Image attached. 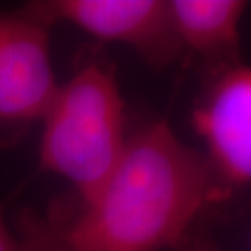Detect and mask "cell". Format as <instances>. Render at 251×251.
<instances>
[{
	"label": "cell",
	"instance_id": "6da1fadb",
	"mask_svg": "<svg viewBox=\"0 0 251 251\" xmlns=\"http://www.w3.org/2000/svg\"><path fill=\"white\" fill-rule=\"evenodd\" d=\"M230 191L201 152L153 119L129 134L106 183L56 228L67 251H163L189 240L196 219Z\"/></svg>",
	"mask_w": 251,
	"mask_h": 251
},
{
	"label": "cell",
	"instance_id": "7a4b0ae2",
	"mask_svg": "<svg viewBox=\"0 0 251 251\" xmlns=\"http://www.w3.org/2000/svg\"><path fill=\"white\" fill-rule=\"evenodd\" d=\"M41 124L39 167L67 179L87 204L113 173L129 137L113 64L100 56L85 61L59 85Z\"/></svg>",
	"mask_w": 251,
	"mask_h": 251
},
{
	"label": "cell",
	"instance_id": "3957f363",
	"mask_svg": "<svg viewBox=\"0 0 251 251\" xmlns=\"http://www.w3.org/2000/svg\"><path fill=\"white\" fill-rule=\"evenodd\" d=\"M20 10L48 28L65 23L100 41L126 44L152 69L184 54L168 0H34Z\"/></svg>",
	"mask_w": 251,
	"mask_h": 251
},
{
	"label": "cell",
	"instance_id": "277c9868",
	"mask_svg": "<svg viewBox=\"0 0 251 251\" xmlns=\"http://www.w3.org/2000/svg\"><path fill=\"white\" fill-rule=\"evenodd\" d=\"M57 88L49 28L20 8L0 13V147L41 123Z\"/></svg>",
	"mask_w": 251,
	"mask_h": 251
},
{
	"label": "cell",
	"instance_id": "5b68a950",
	"mask_svg": "<svg viewBox=\"0 0 251 251\" xmlns=\"http://www.w3.org/2000/svg\"><path fill=\"white\" fill-rule=\"evenodd\" d=\"M193 127L202 153L230 191L251 179V70L238 62L212 74L205 95L193 109Z\"/></svg>",
	"mask_w": 251,
	"mask_h": 251
},
{
	"label": "cell",
	"instance_id": "8992f818",
	"mask_svg": "<svg viewBox=\"0 0 251 251\" xmlns=\"http://www.w3.org/2000/svg\"><path fill=\"white\" fill-rule=\"evenodd\" d=\"M183 52L209 65L210 75L240 61V23L245 0H168Z\"/></svg>",
	"mask_w": 251,
	"mask_h": 251
},
{
	"label": "cell",
	"instance_id": "52a82bcc",
	"mask_svg": "<svg viewBox=\"0 0 251 251\" xmlns=\"http://www.w3.org/2000/svg\"><path fill=\"white\" fill-rule=\"evenodd\" d=\"M23 251H67L57 237L56 228L33 225L26 237L22 238Z\"/></svg>",
	"mask_w": 251,
	"mask_h": 251
},
{
	"label": "cell",
	"instance_id": "ba28073f",
	"mask_svg": "<svg viewBox=\"0 0 251 251\" xmlns=\"http://www.w3.org/2000/svg\"><path fill=\"white\" fill-rule=\"evenodd\" d=\"M0 251H20V238H17L5 219L3 205H0Z\"/></svg>",
	"mask_w": 251,
	"mask_h": 251
},
{
	"label": "cell",
	"instance_id": "9c48e42d",
	"mask_svg": "<svg viewBox=\"0 0 251 251\" xmlns=\"http://www.w3.org/2000/svg\"><path fill=\"white\" fill-rule=\"evenodd\" d=\"M188 251H220L217 245L214 243V240H210L205 235H199L189 240L188 243Z\"/></svg>",
	"mask_w": 251,
	"mask_h": 251
},
{
	"label": "cell",
	"instance_id": "30bf717a",
	"mask_svg": "<svg viewBox=\"0 0 251 251\" xmlns=\"http://www.w3.org/2000/svg\"><path fill=\"white\" fill-rule=\"evenodd\" d=\"M20 251H23V248H22V240H20Z\"/></svg>",
	"mask_w": 251,
	"mask_h": 251
}]
</instances>
